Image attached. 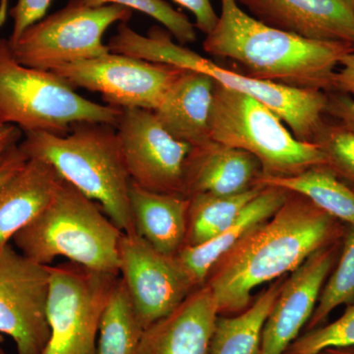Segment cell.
<instances>
[{
	"instance_id": "1",
	"label": "cell",
	"mask_w": 354,
	"mask_h": 354,
	"mask_svg": "<svg viewBox=\"0 0 354 354\" xmlns=\"http://www.w3.org/2000/svg\"><path fill=\"white\" fill-rule=\"evenodd\" d=\"M346 225L301 195L290 192L271 218L248 232L218 260L205 281L218 315L252 304L253 291L283 278L317 251L341 241Z\"/></svg>"
},
{
	"instance_id": "2",
	"label": "cell",
	"mask_w": 354,
	"mask_h": 354,
	"mask_svg": "<svg viewBox=\"0 0 354 354\" xmlns=\"http://www.w3.org/2000/svg\"><path fill=\"white\" fill-rule=\"evenodd\" d=\"M220 1L218 23L203 41L208 55L234 60L258 80L333 92L337 66L353 46L301 38L256 19L236 0Z\"/></svg>"
},
{
	"instance_id": "3",
	"label": "cell",
	"mask_w": 354,
	"mask_h": 354,
	"mask_svg": "<svg viewBox=\"0 0 354 354\" xmlns=\"http://www.w3.org/2000/svg\"><path fill=\"white\" fill-rule=\"evenodd\" d=\"M19 148L28 160L53 165L62 179L97 202L125 234H136L129 201L131 178L113 125L80 122L66 134L24 133Z\"/></svg>"
},
{
	"instance_id": "4",
	"label": "cell",
	"mask_w": 354,
	"mask_h": 354,
	"mask_svg": "<svg viewBox=\"0 0 354 354\" xmlns=\"http://www.w3.org/2000/svg\"><path fill=\"white\" fill-rule=\"evenodd\" d=\"M108 46L111 53L201 72L223 87L251 95L278 114L300 141L314 143L325 121L328 93L258 80L223 68L196 51L174 43L165 28L153 26L144 36L127 23H120Z\"/></svg>"
},
{
	"instance_id": "5",
	"label": "cell",
	"mask_w": 354,
	"mask_h": 354,
	"mask_svg": "<svg viewBox=\"0 0 354 354\" xmlns=\"http://www.w3.org/2000/svg\"><path fill=\"white\" fill-rule=\"evenodd\" d=\"M123 234L97 202L62 178L46 208L11 243L39 265L50 266L62 257L87 269L120 277Z\"/></svg>"
},
{
	"instance_id": "6",
	"label": "cell",
	"mask_w": 354,
	"mask_h": 354,
	"mask_svg": "<svg viewBox=\"0 0 354 354\" xmlns=\"http://www.w3.org/2000/svg\"><path fill=\"white\" fill-rule=\"evenodd\" d=\"M120 115L121 109L86 99L53 72L19 64L0 36V122L23 133L66 134L80 122L116 127Z\"/></svg>"
},
{
	"instance_id": "7",
	"label": "cell",
	"mask_w": 354,
	"mask_h": 354,
	"mask_svg": "<svg viewBox=\"0 0 354 354\" xmlns=\"http://www.w3.org/2000/svg\"><path fill=\"white\" fill-rule=\"evenodd\" d=\"M283 120L251 95L216 83L209 116V137L223 145L251 153L262 176L288 177L326 165L320 147L298 140Z\"/></svg>"
},
{
	"instance_id": "8",
	"label": "cell",
	"mask_w": 354,
	"mask_h": 354,
	"mask_svg": "<svg viewBox=\"0 0 354 354\" xmlns=\"http://www.w3.org/2000/svg\"><path fill=\"white\" fill-rule=\"evenodd\" d=\"M131 9L108 4L83 6L70 0L64 8L30 26L10 43L14 58L32 68L50 71L60 65L76 64L111 53L102 41L114 23H127Z\"/></svg>"
},
{
	"instance_id": "9",
	"label": "cell",
	"mask_w": 354,
	"mask_h": 354,
	"mask_svg": "<svg viewBox=\"0 0 354 354\" xmlns=\"http://www.w3.org/2000/svg\"><path fill=\"white\" fill-rule=\"evenodd\" d=\"M48 272L50 335L41 354H97L102 313L120 277L69 261Z\"/></svg>"
},
{
	"instance_id": "10",
	"label": "cell",
	"mask_w": 354,
	"mask_h": 354,
	"mask_svg": "<svg viewBox=\"0 0 354 354\" xmlns=\"http://www.w3.org/2000/svg\"><path fill=\"white\" fill-rule=\"evenodd\" d=\"M185 69L109 53L50 70L73 88L99 93L109 106L155 111Z\"/></svg>"
},
{
	"instance_id": "11",
	"label": "cell",
	"mask_w": 354,
	"mask_h": 354,
	"mask_svg": "<svg viewBox=\"0 0 354 354\" xmlns=\"http://www.w3.org/2000/svg\"><path fill=\"white\" fill-rule=\"evenodd\" d=\"M48 266L28 259L7 244L0 250V333L9 335L17 354H41L50 329Z\"/></svg>"
},
{
	"instance_id": "12",
	"label": "cell",
	"mask_w": 354,
	"mask_h": 354,
	"mask_svg": "<svg viewBox=\"0 0 354 354\" xmlns=\"http://www.w3.org/2000/svg\"><path fill=\"white\" fill-rule=\"evenodd\" d=\"M120 261V279L145 329L198 288L176 256L160 252L139 234H123Z\"/></svg>"
},
{
	"instance_id": "13",
	"label": "cell",
	"mask_w": 354,
	"mask_h": 354,
	"mask_svg": "<svg viewBox=\"0 0 354 354\" xmlns=\"http://www.w3.org/2000/svg\"><path fill=\"white\" fill-rule=\"evenodd\" d=\"M115 128L133 183L183 195L184 167L192 146L172 137L149 109H121Z\"/></svg>"
},
{
	"instance_id": "14",
	"label": "cell",
	"mask_w": 354,
	"mask_h": 354,
	"mask_svg": "<svg viewBox=\"0 0 354 354\" xmlns=\"http://www.w3.org/2000/svg\"><path fill=\"white\" fill-rule=\"evenodd\" d=\"M342 241L317 251L286 277L263 330L259 354H285L313 315L334 270Z\"/></svg>"
},
{
	"instance_id": "15",
	"label": "cell",
	"mask_w": 354,
	"mask_h": 354,
	"mask_svg": "<svg viewBox=\"0 0 354 354\" xmlns=\"http://www.w3.org/2000/svg\"><path fill=\"white\" fill-rule=\"evenodd\" d=\"M246 12L301 38L354 46L353 0H236Z\"/></svg>"
},
{
	"instance_id": "16",
	"label": "cell",
	"mask_w": 354,
	"mask_h": 354,
	"mask_svg": "<svg viewBox=\"0 0 354 354\" xmlns=\"http://www.w3.org/2000/svg\"><path fill=\"white\" fill-rule=\"evenodd\" d=\"M218 307L206 285L144 330L136 354H209Z\"/></svg>"
},
{
	"instance_id": "17",
	"label": "cell",
	"mask_w": 354,
	"mask_h": 354,
	"mask_svg": "<svg viewBox=\"0 0 354 354\" xmlns=\"http://www.w3.org/2000/svg\"><path fill=\"white\" fill-rule=\"evenodd\" d=\"M262 176L251 153L209 140L192 147L184 167L183 196L241 194L255 187Z\"/></svg>"
},
{
	"instance_id": "18",
	"label": "cell",
	"mask_w": 354,
	"mask_h": 354,
	"mask_svg": "<svg viewBox=\"0 0 354 354\" xmlns=\"http://www.w3.org/2000/svg\"><path fill=\"white\" fill-rule=\"evenodd\" d=\"M216 82L201 72L184 70L153 111L172 137L192 147L211 140L209 116Z\"/></svg>"
},
{
	"instance_id": "19",
	"label": "cell",
	"mask_w": 354,
	"mask_h": 354,
	"mask_svg": "<svg viewBox=\"0 0 354 354\" xmlns=\"http://www.w3.org/2000/svg\"><path fill=\"white\" fill-rule=\"evenodd\" d=\"M62 176L53 165L30 158L0 189V250L50 203Z\"/></svg>"
},
{
	"instance_id": "20",
	"label": "cell",
	"mask_w": 354,
	"mask_h": 354,
	"mask_svg": "<svg viewBox=\"0 0 354 354\" xmlns=\"http://www.w3.org/2000/svg\"><path fill=\"white\" fill-rule=\"evenodd\" d=\"M290 192L278 187L266 186L241 215L220 234L204 243L184 246L176 254L177 259L200 288L218 260L243 239L250 230L271 218L288 199Z\"/></svg>"
},
{
	"instance_id": "21",
	"label": "cell",
	"mask_w": 354,
	"mask_h": 354,
	"mask_svg": "<svg viewBox=\"0 0 354 354\" xmlns=\"http://www.w3.org/2000/svg\"><path fill=\"white\" fill-rule=\"evenodd\" d=\"M130 208L136 234L160 252L176 256L185 245L189 198L130 185Z\"/></svg>"
},
{
	"instance_id": "22",
	"label": "cell",
	"mask_w": 354,
	"mask_h": 354,
	"mask_svg": "<svg viewBox=\"0 0 354 354\" xmlns=\"http://www.w3.org/2000/svg\"><path fill=\"white\" fill-rule=\"evenodd\" d=\"M286 277L272 281L250 306L235 315H218L209 354H259L266 321Z\"/></svg>"
},
{
	"instance_id": "23",
	"label": "cell",
	"mask_w": 354,
	"mask_h": 354,
	"mask_svg": "<svg viewBox=\"0 0 354 354\" xmlns=\"http://www.w3.org/2000/svg\"><path fill=\"white\" fill-rule=\"evenodd\" d=\"M256 185L271 186L301 195L346 225L354 227V190L326 165L288 177L260 176Z\"/></svg>"
},
{
	"instance_id": "24",
	"label": "cell",
	"mask_w": 354,
	"mask_h": 354,
	"mask_svg": "<svg viewBox=\"0 0 354 354\" xmlns=\"http://www.w3.org/2000/svg\"><path fill=\"white\" fill-rule=\"evenodd\" d=\"M263 188L257 185L241 194L228 196L207 193L191 196L184 246L199 245L220 234L239 218Z\"/></svg>"
},
{
	"instance_id": "25",
	"label": "cell",
	"mask_w": 354,
	"mask_h": 354,
	"mask_svg": "<svg viewBox=\"0 0 354 354\" xmlns=\"http://www.w3.org/2000/svg\"><path fill=\"white\" fill-rule=\"evenodd\" d=\"M144 330L120 277L102 313L97 354H136Z\"/></svg>"
},
{
	"instance_id": "26",
	"label": "cell",
	"mask_w": 354,
	"mask_h": 354,
	"mask_svg": "<svg viewBox=\"0 0 354 354\" xmlns=\"http://www.w3.org/2000/svg\"><path fill=\"white\" fill-rule=\"evenodd\" d=\"M354 302V227L346 225L341 253L324 286L313 315L305 330L315 329L327 322L330 314L342 305Z\"/></svg>"
},
{
	"instance_id": "27",
	"label": "cell",
	"mask_w": 354,
	"mask_h": 354,
	"mask_svg": "<svg viewBox=\"0 0 354 354\" xmlns=\"http://www.w3.org/2000/svg\"><path fill=\"white\" fill-rule=\"evenodd\" d=\"M354 302L334 322L305 330L285 354H321L330 348H353Z\"/></svg>"
},
{
	"instance_id": "28",
	"label": "cell",
	"mask_w": 354,
	"mask_h": 354,
	"mask_svg": "<svg viewBox=\"0 0 354 354\" xmlns=\"http://www.w3.org/2000/svg\"><path fill=\"white\" fill-rule=\"evenodd\" d=\"M325 156L326 165L354 190V132L324 121L314 139Z\"/></svg>"
},
{
	"instance_id": "29",
	"label": "cell",
	"mask_w": 354,
	"mask_h": 354,
	"mask_svg": "<svg viewBox=\"0 0 354 354\" xmlns=\"http://www.w3.org/2000/svg\"><path fill=\"white\" fill-rule=\"evenodd\" d=\"M81 4L90 7H99L116 4L150 16L160 23L165 30L176 39L177 43H194L197 39L196 27L183 13L176 10L165 0H78Z\"/></svg>"
},
{
	"instance_id": "30",
	"label": "cell",
	"mask_w": 354,
	"mask_h": 354,
	"mask_svg": "<svg viewBox=\"0 0 354 354\" xmlns=\"http://www.w3.org/2000/svg\"><path fill=\"white\" fill-rule=\"evenodd\" d=\"M51 1L53 0H18L9 11L13 27L8 41H15L27 28L43 19Z\"/></svg>"
},
{
	"instance_id": "31",
	"label": "cell",
	"mask_w": 354,
	"mask_h": 354,
	"mask_svg": "<svg viewBox=\"0 0 354 354\" xmlns=\"http://www.w3.org/2000/svg\"><path fill=\"white\" fill-rule=\"evenodd\" d=\"M188 9L195 18V27L203 34L213 31L218 21V15L212 6L211 0H174Z\"/></svg>"
},
{
	"instance_id": "32",
	"label": "cell",
	"mask_w": 354,
	"mask_h": 354,
	"mask_svg": "<svg viewBox=\"0 0 354 354\" xmlns=\"http://www.w3.org/2000/svg\"><path fill=\"white\" fill-rule=\"evenodd\" d=\"M326 114L332 116L337 123L349 131L354 132V99L342 93H328Z\"/></svg>"
},
{
	"instance_id": "33",
	"label": "cell",
	"mask_w": 354,
	"mask_h": 354,
	"mask_svg": "<svg viewBox=\"0 0 354 354\" xmlns=\"http://www.w3.org/2000/svg\"><path fill=\"white\" fill-rule=\"evenodd\" d=\"M341 68L334 77L333 92L351 95L354 99V50L342 58Z\"/></svg>"
},
{
	"instance_id": "34",
	"label": "cell",
	"mask_w": 354,
	"mask_h": 354,
	"mask_svg": "<svg viewBox=\"0 0 354 354\" xmlns=\"http://www.w3.org/2000/svg\"><path fill=\"white\" fill-rule=\"evenodd\" d=\"M28 158L20 150L19 144L13 147L0 162V189L13 176L24 167Z\"/></svg>"
},
{
	"instance_id": "35",
	"label": "cell",
	"mask_w": 354,
	"mask_h": 354,
	"mask_svg": "<svg viewBox=\"0 0 354 354\" xmlns=\"http://www.w3.org/2000/svg\"><path fill=\"white\" fill-rule=\"evenodd\" d=\"M24 133L15 125L0 122V162L6 153L22 141Z\"/></svg>"
},
{
	"instance_id": "36",
	"label": "cell",
	"mask_w": 354,
	"mask_h": 354,
	"mask_svg": "<svg viewBox=\"0 0 354 354\" xmlns=\"http://www.w3.org/2000/svg\"><path fill=\"white\" fill-rule=\"evenodd\" d=\"M324 354H354L353 348H330L326 351Z\"/></svg>"
},
{
	"instance_id": "37",
	"label": "cell",
	"mask_w": 354,
	"mask_h": 354,
	"mask_svg": "<svg viewBox=\"0 0 354 354\" xmlns=\"http://www.w3.org/2000/svg\"><path fill=\"white\" fill-rule=\"evenodd\" d=\"M0 354H6V351H3V349L0 348Z\"/></svg>"
},
{
	"instance_id": "38",
	"label": "cell",
	"mask_w": 354,
	"mask_h": 354,
	"mask_svg": "<svg viewBox=\"0 0 354 354\" xmlns=\"http://www.w3.org/2000/svg\"><path fill=\"white\" fill-rule=\"evenodd\" d=\"M353 3H354V0H353Z\"/></svg>"
},
{
	"instance_id": "39",
	"label": "cell",
	"mask_w": 354,
	"mask_h": 354,
	"mask_svg": "<svg viewBox=\"0 0 354 354\" xmlns=\"http://www.w3.org/2000/svg\"><path fill=\"white\" fill-rule=\"evenodd\" d=\"M321 354H324V353H321Z\"/></svg>"
}]
</instances>
